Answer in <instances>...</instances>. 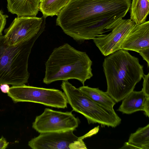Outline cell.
Segmentation results:
<instances>
[{"instance_id":"1","label":"cell","mask_w":149,"mask_h":149,"mask_svg":"<svg viewBox=\"0 0 149 149\" xmlns=\"http://www.w3.org/2000/svg\"><path fill=\"white\" fill-rule=\"evenodd\" d=\"M131 0H70L57 15L56 24L65 33L80 43L87 29L108 17H124Z\"/></svg>"},{"instance_id":"2","label":"cell","mask_w":149,"mask_h":149,"mask_svg":"<svg viewBox=\"0 0 149 149\" xmlns=\"http://www.w3.org/2000/svg\"><path fill=\"white\" fill-rule=\"evenodd\" d=\"M103 66L107 84L106 92L118 102L134 91L144 76L139 58L120 49L106 57Z\"/></svg>"},{"instance_id":"3","label":"cell","mask_w":149,"mask_h":149,"mask_svg":"<svg viewBox=\"0 0 149 149\" xmlns=\"http://www.w3.org/2000/svg\"><path fill=\"white\" fill-rule=\"evenodd\" d=\"M92 61L85 52L77 50L65 43L53 50L45 63L43 81L46 84L74 79L84 85L93 76Z\"/></svg>"},{"instance_id":"4","label":"cell","mask_w":149,"mask_h":149,"mask_svg":"<svg viewBox=\"0 0 149 149\" xmlns=\"http://www.w3.org/2000/svg\"><path fill=\"white\" fill-rule=\"evenodd\" d=\"M41 34L11 46L7 44L4 36H0V84L18 86L28 82L29 56L35 42Z\"/></svg>"},{"instance_id":"5","label":"cell","mask_w":149,"mask_h":149,"mask_svg":"<svg viewBox=\"0 0 149 149\" xmlns=\"http://www.w3.org/2000/svg\"><path fill=\"white\" fill-rule=\"evenodd\" d=\"M67 99L73 111L83 115L89 124L98 123L102 126L115 127L121 123V119L114 109L107 108L93 101L79 88L71 89Z\"/></svg>"},{"instance_id":"6","label":"cell","mask_w":149,"mask_h":149,"mask_svg":"<svg viewBox=\"0 0 149 149\" xmlns=\"http://www.w3.org/2000/svg\"><path fill=\"white\" fill-rule=\"evenodd\" d=\"M8 95L15 102H30L58 108L67 107L68 102L63 92L54 88L27 86H13Z\"/></svg>"},{"instance_id":"7","label":"cell","mask_w":149,"mask_h":149,"mask_svg":"<svg viewBox=\"0 0 149 149\" xmlns=\"http://www.w3.org/2000/svg\"><path fill=\"white\" fill-rule=\"evenodd\" d=\"M80 123L72 112H63L46 108L37 116L32 127L37 132L42 133L76 130Z\"/></svg>"},{"instance_id":"8","label":"cell","mask_w":149,"mask_h":149,"mask_svg":"<svg viewBox=\"0 0 149 149\" xmlns=\"http://www.w3.org/2000/svg\"><path fill=\"white\" fill-rule=\"evenodd\" d=\"M73 130L41 133L28 142L33 149H85L86 146Z\"/></svg>"},{"instance_id":"9","label":"cell","mask_w":149,"mask_h":149,"mask_svg":"<svg viewBox=\"0 0 149 149\" xmlns=\"http://www.w3.org/2000/svg\"><path fill=\"white\" fill-rule=\"evenodd\" d=\"M46 17L23 16L15 18L4 31L6 42L9 45H17L38 33H42L45 27Z\"/></svg>"},{"instance_id":"10","label":"cell","mask_w":149,"mask_h":149,"mask_svg":"<svg viewBox=\"0 0 149 149\" xmlns=\"http://www.w3.org/2000/svg\"><path fill=\"white\" fill-rule=\"evenodd\" d=\"M136 25L130 19L120 20L107 34L99 35L92 39L102 54L107 56L121 49V47Z\"/></svg>"},{"instance_id":"11","label":"cell","mask_w":149,"mask_h":149,"mask_svg":"<svg viewBox=\"0 0 149 149\" xmlns=\"http://www.w3.org/2000/svg\"><path fill=\"white\" fill-rule=\"evenodd\" d=\"M149 49V21L135 25L122 43L121 49L139 53Z\"/></svg>"},{"instance_id":"12","label":"cell","mask_w":149,"mask_h":149,"mask_svg":"<svg viewBox=\"0 0 149 149\" xmlns=\"http://www.w3.org/2000/svg\"><path fill=\"white\" fill-rule=\"evenodd\" d=\"M9 12L17 17L36 16L39 10L40 0H7Z\"/></svg>"},{"instance_id":"13","label":"cell","mask_w":149,"mask_h":149,"mask_svg":"<svg viewBox=\"0 0 149 149\" xmlns=\"http://www.w3.org/2000/svg\"><path fill=\"white\" fill-rule=\"evenodd\" d=\"M122 100L117 111L129 114L139 111H144L146 103L149 101V97L142 90L133 91Z\"/></svg>"},{"instance_id":"14","label":"cell","mask_w":149,"mask_h":149,"mask_svg":"<svg viewBox=\"0 0 149 149\" xmlns=\"http://www.w3.org/2000/svg\"><path fill=\"white\" fill-rule=\"evenodd\" d=\"M79 88L93 101L107 108L113 109L116 102L106 92H104L98 88H93L84 85Z\"/></svg>"},{"instance_id":"15","label":"cell","mask_w":149,"mask_h":149,"mask_svg":"<svg viewBox=\"0 0 149 149\" xmlns=\"http://www.w3.org/2000/svg\"><path fill=\"white\" fill-rule=\"evenodd\" d=\"M130 9V19L136 25L146 21L149 13V0H132Z\"/></svg>"},{"instance_id":"16","label":"cell","mask_w":149,"mask_h":149,"mask_svg":"<svg viewBox=\"0 0 149 149\" xmlns=\"http://www.w3.org/2000/svg\"><path fill=\"white\" fill-rule=\"evenodd\" d=\"M70 0H40L39 10L43 16L53 17L57 15Z\"/></svg>"},{"instance_id":"17","label":"cell","mask_w":149,"mask_h":149,"mask_svg":"<svg viewBox=\"0 0 149 149\" xmlns=\"http://www.w3.org/2000/svg\"><path fill=\"white\" fill-rule=\"evenodd\" d=\"M128 142L139 149H149V124L131 133Z\"/></svg>"},{"instance_id":"18","label":"cell","mask_w":149,"mask_h":149,"mask_svg":"<svg viewBox=\"0 0 149 149\" xmlns=\"http://www.w3.org/2000/svg\"><path fill=\"white\" fill-rule=\"evenodd\" d=\"M149 73L147 74H144L143 78V88L142 90L148 97H149Z\"/></svg>"},{"instance_id":"19","label":"cell","mask_w":149,"mask_h":149,"mask_svg":"<svg viewBox=\"0 0 149 149\" xmlns=\"http://www.w3.org/2000/svg\"><path fill=\"white\" fill-rule=\"evenodd\" d=\"M8 16L4 15L1 10H0V36L2 35V32L6 23V18Z\"/></svg>"},{"instance_id":"20","label":"cell","mask_w":149,"mask_h":149,"mask_svg":"<svg viewBox=\"0 0 149 149\" xmlns=\"http://www.w3.org/2000/svg\"><path fill=\"white\" fill-rule=\"evenodd\" d=\"M9 143L7 142L5 139L2 136L0 139V149H5L8 146Z\"/></svg>"},{"instance_id":"21","label":"cell","mask_w":149,"mask_h":149,"mask_svg":"<svg viewBox=\"0 0 149 149\" xmlns=\"http://www.w3.org/2000/svg\"><path fill=\"white\" fill-rule=\"evenodd\" d=\"M0 89L1 91L4 93H7L9 91L10 87L7 84H0Z\"/></svg>"},{"instance_id":"22","label":"cell","mask_w":149,"mask_h":149,"mask_svg":"<svg viewBox=\"0 0 149 149\" xmlns=\"http://www.w3.org/2000/svg\"><path fill=\"white\" fill-rule=\"evenodd\" d=\"M137 149L134 146L129 143L128 142H125L123 146L120 149Z\"/></svg>"}]
</instances>
